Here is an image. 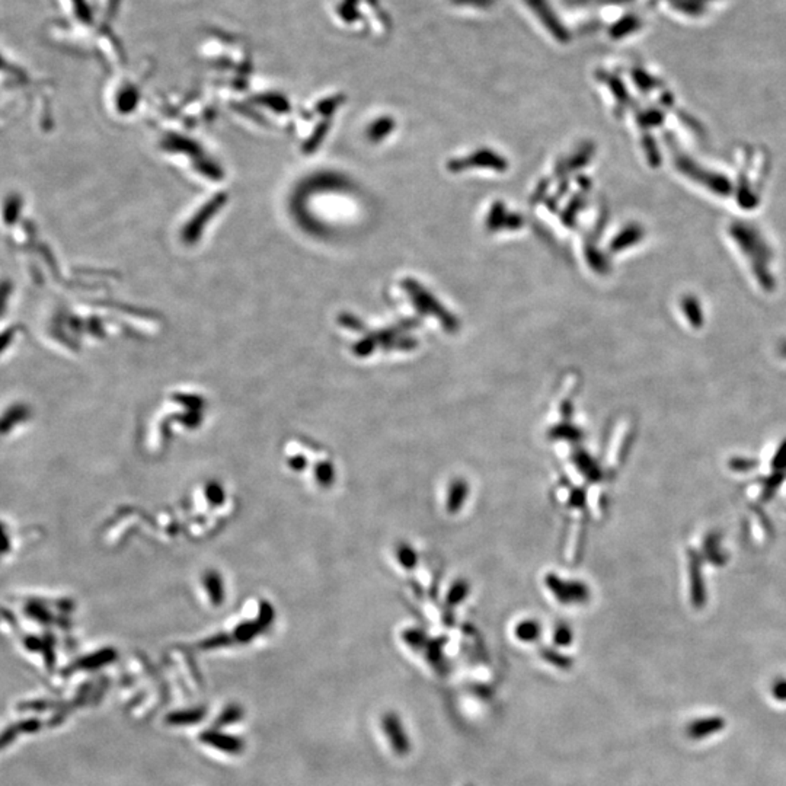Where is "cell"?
Masks as SVG:
<instances>
[{"label":"cell","instance_id":"obj_1","mask_svg":"<svg viewBox=\"0 0 786 786\" xmlns=\"http://www.w3.org/2000/svg\"><path fill=\"white\" fill-rule=\"evenodd\" d=\"M203 741L209 742L213 747H217L220 750H226L229 753H239L240 747H242V742L233 737L229 735H223V734H217V733H207L206 735H203Z\"/></svg>","mask_w":786,"mask_h":786},{"label":"cell","instance_id":"obj_2","mask_svg":"<svg viewBox=\"0 0 786 786\" xmlns=\"http://www.w3.org/2000/svg\"><path fill=\"white\" fill-rule=\"evenodd\" d=\"M201 718H203V712H201V711H188V712H179L176 715H172L171 722H173V723L197 722Z\"/></svg>","mask_w":786,"mask_h":786},{"label":"cell","instance_id":"obj_3","mask_svg":"<svg viewBox=\"0 0 786 786\" xmlns=\"http://www.w3.org/2000/svg\"><path fill=\"white\" fill-rule=\"evenodd\" d=\"M240 715V711H237L236 708H230L229 711H226L223 715L220 718V723H226V722H232L233 719H237Z\"/></svg>","mask_w":786,"mask_h":786}]
</instances>
